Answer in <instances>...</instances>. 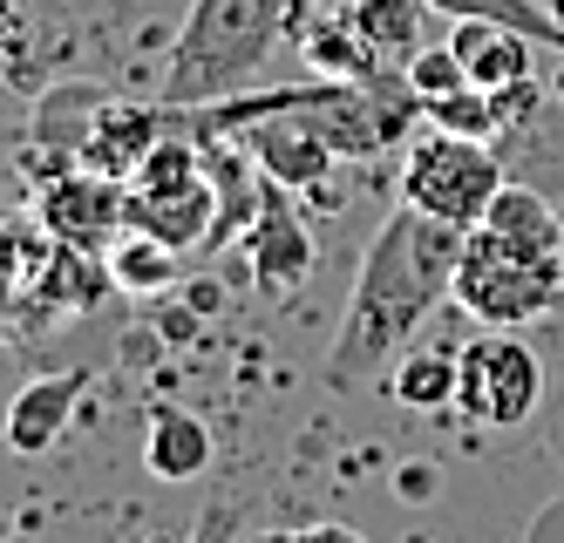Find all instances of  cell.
Masks as SVG:
<instances>
[{
	"mask_svg": "<svg viewBox=\"0 0 564 543\" xmlns=\"http://www.w3.org/2000/svg\"><path fill=\"white\" fill-rule=\"evenodd\" d=\"M463 238L469 231L442 225V218H422L409 204L381 218V231L368 238V252H360L347 306H340L327 367H319V381L334 394H354V388L381 381V373L401 360V347L429 326V313L442 300H456Z\"/></svg>",
	"mask_w": 564,
	"mask_h": 543,
	"instance_id": "cell-1",
	"label": "cell"
},
{
	"mask_svg": "<svg viewBox=\"0 0 564 543\" xmlns=\"http://www.w3.org/2000/svg\"><path fill=\"white\" fill-rule=\"evenodd\" d=\"M293 34V0H191L164 62V109H205L246 96Z\"/></svg>",
	"mask_w": 564,
	"mask_h": 543,
	"instance_id": "cell-2",
	"label": "cell"
},
{
	"mask_svg": "<svg viewBox=\"0 0 564 543\" xmlns=\"http://www.w3.org/2000/svg\"><path fill=\"white\" fill-rule=\"evenodd\" d=\"M510 184L497 143H476V137H449V130H429L409 143L401 156V204L422 218H442L456 231H476L490 218L497 191Z\"/></svg>",
	"mask_w": 564,
	"mask_h": 543,
	"instance_id": "cell-3",
	"label": "cell"
},
{
	"mask_svg": "<svg viewBox=\"0 0 564 543\" xmlns=\"http://www.w3.org/2000/svg\"><path fill=\"white\" fill-rule=\"evenodd\" d=\"M544 408V360L523 333L482 326L476 340L456 347V414L469 428L510 435Z\"/></svg>",
	"mask_w": 564,
	"mask_h": 543,
	"instance_id": "cell-4",
	"label": "cell"
},
{
	"mask_svg": "<svg viewBox=\"0 0 564 543\" xmlns=\"http://www.w3.org/2000/svg\"><path fill=\"white\" fill-rule=\"evenodd\" d=\"M564 300V265H544V259H523L510 252L503 238L490 231H469L463 238V259H456V306L476 319V326H531L544 313H557Z\"/></svg>",
	"mask_w": 564,
	"mask_h": 543,
	"instance_id": "cell-5",
	"label": "cell"
},
{
	"mask_svg": "<svg viewBox=\"0 0 564 543\" xmlns=\"http://www.w3.org/2000/svg\"><path fill=\"white\" fill-rule=\"evenodd\" d=\"M34 218H42V231L55 245L102 259L116 245V231H123V184L89 171V163H55L42 177V191H34Z\"/></svg>",
	"mask_w": 564,
	"mask_h": 543,
	"instance_id": "cell-6",
	"label": "cell"
},
{
	"mask_svg": "<svg viewBox=\"0 0 564 543\" xmlns=\"http://www.w3.org/2000/svg\"><path fill=\"white\" fill-rule=\"evenodd\" d=\"M313 89H319V75H313ZM306 102H313V96H306ZM238 143H246L259 171H265L279 191H293V197H327L334 163H340V150L313 130V116H306L300 102L279 109V116L246 122V130H238Z\"/></svg>",
	"mask_w": 564,
	"mask_h": 543,
	"instance_id": "cell-7",
	"label": "cell"
},
{
	"mask_svg": "<svg viewBox=\"0 0 564 543\" xmlns=\"http://www.w3.org/2000/svg\"><path fill=\"white\" fill-rule=\"evenodd\" d=\"M238 252H246V272H252V285L259 292H300L306 279H313V265H319V245H313V231H306V218L293 211V191H265V204H259V218H252V231L238 238Z\"/></svg>",
	"mask_w": 564,
	"mask_h": 543,
	"instance_id": "cell-8",
	"label": "cell"
},
{
	"mask_svg": "<svg viewBox=\"0 0 564 543\" xmlns=\"http://www.w3.org/2000/svg\"><path fill=\"white\" fill-rule=\"evenodd\" d=\"M171 137V109L164 102H130V96H109L96 109V130L83 143V156L75 163H89V171L116 177V184H130L137 177V163Z\"/></svg>",
	"mask_w": 564,
	"mask_h": 543,
	"instance_id": "cell-9",
	"label": "cell"
},
{
	"mask_svg": "<svg viewBox=\"0 0 564 543\" xmlns=\"http://www.w3.org/2000/svg\"><path fill=\"white\" fill-rule=\"evenodd\" d=\"M75 401H83V373H42V381L14 388L8 414H0V442L14 455H48L75 422Z\"/></svg>",
	"mask_w": 564,
	"mask_h": 543,
	"instance_id": "cell-10",
	"label": "cell"
},
{
	"mask_svg": "<svg viewBox=\"0 0 564 543\" xmlns=\"http://www.w3.org/2000/svg\"><path fill=\"white\" fill-rule=\"evenodd\" d=\"M300 55H306V68H313V75H327V82H354V89H388V82H401V68H394L388 55H375V48H368V34H360L347 14L313 21V28L300 34Z\"/></svg>",
	"mask_w": 564,
	"mask_h": 543,
	"instance_id": "cell-11",
	"label": "cell"
},
{
	"mask_svg": "<svg viewBox=\"0 0 564 543\" xmlns=\"http://www.w3.org/2000/svg\"><path fill=\"white\" fill-rule=\"evenodd\" d=\"M482 231L503 238L510 252H523V259L564 265V225H557L551 197H544L538 184H517V177H510V184L497 191V204H490V218H482Z\"/></svg>",
	"mask_w": 564,
	"mask_h": 543,
	"instance_id": "cell-12",
	"label": "cell"
},
{
	"mask_svg": "<svg viewBox=\"0 0 564 543\" xmlns=\"http://www.w3.org/2000/svg\"><path fill=\"white\" fill-rule=\"evenodd\" d=\"M449 48L463 55L476 89H510V82H531L538 75V41L503 28V21H456Z\"/></svg>",
	"mask_w": 564,
	"mask_h": 543,
	"instance_id": "cell-13",
	"label": "cell"
},
{
	"mask_svg": "<svg viewBox=\"0 0 564 543\" xmlns=\"http://www.w3.org/2000/svg\"><path fill=\"white\" fill-rule=\"evenodd\" d=\"M143 469L156 482H197L212 469V428L184 408H156L143 428Z\"/></svg>",
	"mask_w": 564,
	"mask_h": 543,
	"instance_id": "cell-14",
	"label": "cell"
},
{
	"mask_svg": "<svg viewBox=\"0 0 564 543\" xmlns=\"http://www.w3.org/2000/svg\"><path fill=\"white\" fill-rule=\"evenodd\" d=\"M177 259L184 252H171L164 238H150V231H116V245L102 252V272H109V285L123 292V300H164V292L184 279L177 272Z\"/></svg>",
	"mask_w": 564,
	"mask_h": 543,
	"instance_id": "cell-15",
	"label": "cell"
},
{
	"mask_svg": "<svg viewBox=\"0 0 564 543\" xmlns=\"http://www.w3.org/2000/svg\"><path fill=\"white\" fill-rule=\"evenodd\" d=\"M109 96L102 89H83V82H62V89H48L42 96V109H34V150H48L55 163H75L83 156V143H89V130H96V109H102ZM48 163V171H55Z\"/></svg>",
	"mask_w": 564,
	"mask_h": 543,
	"instance_id": "cell-16",
	"label": "cell"
},
{
	"mask_svg": "<svg viewBox=\"0 0 564 543\" xmlns=\"http://www.w3.org/2000/svg\"><path fill=\"white\" fill-rule=\"evenodd\" d=\"M429 0H347V21L368 34V48L388 55L394 68H409L429 48Z\"/></svg>",
	"mask_w": 564,
	"mask_h": 543,
	"instance_id": "cell-17",
	"label": "cell"
},
{
	"mask_svg": "<svg viewBox=\"0 0 564 543\" xmlns=\"http://www.w3.org/2000/svg\"><path fill=\"white\" fill-rule=\"evenodd\" d=\"M388 388L401 408H456V354L449 347H409L388 367Z\"/></svg>",
	"mask_w": 564,
	"mask_h": 543,
	"instance_id": "cell-18",
	"label": "cell"
},
{
	"mask_svg": "<svg viewBox=\"0 0 564 543\" xmlns=\"http://www.w3.org/2000/svg\"><path fill=\"white\" fill-rule=\"evenodd\" d=\"M429 109V130H449V137H476V143H497V102L490 89H476V82H463V89L422 102Z\"/></svg>",
	"mask_w": 564,
	"mask_h": 543,
	"instance_id": "cell-19",
	"label": "cell"
},
{
	"mask_svg": "<svg viewBox=\"0 0 564 543\" xmlns=\"http://www.w3.org/2000/svg\"><path fill=\"white\" fill-rule=\"evenodd\" d=\"M401 82H409V89L422 96V102H435V96H449V89H463L469 82V68H463V55L449 48V41H429V48L401 68Z\"/></svg>",
	"mask_w": 564,
	"mask_h": 543,
	"instance_id": "cell-20",
	"label": "cell"
},
{
	"mask_svg": "<svg viewBox=\"0 0 564 543\" xmlns=\"http://www.w3.org/2000/svg\"><path fill=\"white\" fill-rule=\"evenodd\" d=\"M259 543H368V536L347 530V523H306V530H272Z\"/></svg>",
	"mask_w": 564,
	"mask_h": 543,
	"instance_id": "cell-21",
	"label": "cell"
},
{
	"mask_svg": "<svg viewBox=\"0 0 564 543\" xmlns=\"http://www.w3.org/2000/svg\"><path fill=\"white\" fill-rule=\"evenodd\" d=\"M191 543H238V517H231L225 503H212L205 517H197V530H191Z\"/></svg>",
	"mask_w": 564,
	"mask_h": 543,
	"instance_id": "cell-22",
	"label": "cell"
},
{
	"mask_svg": "<svg viewBox=\"0 0 564 543\" xmlns=\"http://www.w3.org/2000/svg\"><path fill=\"white\" fill-rule=\"evenodd\" d=\"M21 34H28V8L21 0H0V62L21 48Z\"/></svg>",
	"mask_w": 564,
	"mask_h": 543,
	"instance_id": "cell-23",
	"label": "cell"
},
{
	"mask_svg": "<svg viewBox=\"0 0 564 543\" xmlns=\"http://www.w3.org/2000/svg\"><path fill=\"white\" fill-rule=\"evenodd\" d=\"M401 496H409V503H429V496H435V469L409 463V469H401Z\"/></svg>",
	"mask_w": 564,
	"mask_h": 543,
	"instance_id": "cell-24",
	"label": "cell"
},
{
	"mask_svg": "<svg viewBox=\"0 0 564 543\" xmlns=\"http://www.w3.org/2000/svg\"><path fill=\"white\" fill-rule=\"evenodd\" d=\"M551 14H557V21H564V0H551Z\"/></svg>",
	"mask_w": 564,
	"mask_h": 543,
	"instance_id": "cell-25",
	"label": "cell"
}]
</instances>
